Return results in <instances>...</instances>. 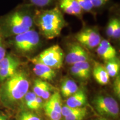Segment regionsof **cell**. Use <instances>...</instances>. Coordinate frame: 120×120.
Returning <instances> with one entry per match:
<instances>
[{
    "label": "cell",
    "instance_id": "32",
    "mask_svg": "<svg viewBox=\"0 0 120 120\" xmlns=\"http://www.w3.org/2000/svg\"><path fill=\"white\" fill-rule=\"evenodd\" d=\"M53 90V87L52 86H51V85L49 84V85L46 88L42 93V94L41 96V98L43 100H48L51 96V93L52 91Z\"/></svg>",
    "mask_w": 120,
    "mask_h": 120
},
{
    "label": "cell",
    "instance_id": "31",
    "mask_svg": "<svg viewBox=\"0 0 120 120\" xmlns=\"http://www.w3.org/2000/svg\"><path fill=\"white\" fill-rule=\"evenodd\" d=\"M71 72L73 76H75V77L82 79H85L81 72L79 71V70L77 68V67H76L74 65H72V66L71 67Z\"/></svg>",
    "mask_w": 120,
    "mask_h": 120
},
{
    "label": "cell",
    "instance_id": "12",
    "mask_svg": "<svg viewBox=\"0 0 120 120\" xmlns=\"http://www.w3.org/2000/svg\"><path fill=\"white\" fill-rule=\"evenodd\" d=\"M60 7L64 12L68 15L79 16L82 10L76 0H59Z\"/></svg>",
    "mask_w": 120,
    "mask_h": 120
},
{
    "label": "cell",
    "instance_id": "34",
    "mask_svg": "<svg viewBox=\"0 0 120 120\" xmlns=\"http://www.w3.org/2000/svg\"><path fill=\"white\" fill-rule=\"evenodd\" d=\"M1 120H8V118H7V116H6V115H4V117H3L2 119Z\"/></svg>",
    "mask_w": 120,
    "mask_h": 120
},
{
    "label": "cell",
    "instance_id": "11",
    "mask_svg": "<svg viewBox=\"0 0 120 120\" xmlns=\"http://www.w3.org/2000/svg\"><path fill=\"white\" fill-rule=\"evenodd\" d=\"M33 71L40 79L46 81H51L56 76V73L54 69L43 64H34Z\"/></svg>",
    "mask_w": 120,
    "mask_h": 120
},
{
    "label": "cell",
    "instance_id": "17",
    "mask_svg": "<svg viewBox=\"0 0 120 120\" xmlns=\"http://www.w3.org/2000/svg\"><path fill=\"white\" fill-rule=\"evenodd\" d=\"M105 66L106 70L109 73V77H115L118 76L120 72V61L116 57L106 61Z\"/></svg>",
    "mask_w": 120,
    "mask_h": 120
},
{
    "label": "cell",
    "instance_id": "4",
    "mask_svg": "<svg viewBox=\"0 0 120 120\" xmlns=\"http://www.w3.org/2000/svg\"><path fill=\"white\" fill-rule=\"evenodd\" d=\"M64 53L58 45L51 46L31 60L34 64H41L53 69H59L63 65Z\"/></svg>",
    "mask_w": 120,
    "mask_h": 120
},
{
    "label": "cell",
    "instance_id": "30",
    "mask_svg": "<svg viewBox=\"0 0 120 120\" xmlns=\"http://www.w3.org/2000/svg\"><path fill=\"white\" fill-rule=\"evenodd\" d=\"M6 55V51L3 41V37L0 34V61L5 57Z\"/></svg>",
    "mask_w": 120,
    "mask_h": 120
},
{
    "label": "cell",
    "instance_id": "24",
    "mask_svg": "<svg viewBox=\"0 0 120 120\" xmlns=\"http://www.w3.org/2000/svg\"><path fill=\"white\" fill-rule=\"evenodd\" d=\"M82 11L89 12L94 8L91 0H76Z\"/></svg>",
    "mask_w": 120,
    "mask_h": 120
},
{
    "label": "cell",
    "instance_id": "27",
    "mask_svg": "<svg viewBox=\"0 0 120 120\" xmlns=\"http://www.w3.org/2000/svg\"><path fill=\"white\" fill-rule=\"evenodd\" d=\"M114 22H115V19H111L108 23L107 28H106V34H107V36L109 37H113Z\"/></svg>",
    "mask_w": 120,
    "mask_h": 120
},
{
    "label": "cell",
    "instance_id": "20",
    "mask_svg": "<svg viewBox=\"0 0 120 120\" xmlns=\"http://www.w3.org/2000/svg\"><path fill=\"white\" fill-rule=\"evenodd\" d=\"M87 109L86 107H83V109L80 111L76 113L71 114L65 116V120H83L86 117Z\"/></svg>",
    "mask_w": 120,
    "mask_h": 120
},
{
    "label": "cell",
    "instance_id": "22",
    "mask_svg": "<svg viewBox=\"0 0 120 120\" xmlns=\"http://www.w3.org/2000/svg\"><path fill=\"white\" fill-rule=\"evenodd\" d=\"M36 97L37 96L34 92H28V91L24 96L25 103H26L27 107L29 109H32L33 105H34V100Z\"/></svg>",
    "mask_w": 120,
    "mask_h": 120
},
{
    "label": "cell",
    "instance_id": "26",
    "mask_svg": "<svg viewBox=\"0 0 120 120\" xmlns=\"http://www.w3.org/2000/svg\"><path fill=\"white\" fill-rule=\"evenodd\" d=\"M120 37V21L118 19H115L113 38L118 39Z\"/></svg>",
    "mask_w": 120,
    "mask_h": 120
},
{
    "label": "cell",
    "instance_id": "18",
    "mask_svg": "<svg viewBox=\"0 0 120 120\" xmlns=\"http://www.w3.org/2000/svg\"><path fill=\"white\" fill-rule=\"evenodd\" d=\"M49 85V83H48L46 81L42 80V79H35L34 82V88H33L34 92L36 94L37 96L41 97L44 90Z\"/></svg>",
    "mask_w": 120,
    "mask_h": 120
},
{
    "label": "cell",
    "instance_id": "7",
    "mask_svg": "<svg viewBox=\"0 0 120 120\" xmlns=\"http://www.w3.org/2000/svg\"><path fill=\"white\" fill-rule=\"evenodd\" d=\"M75 37L79 43L88 49L97 47L102 40L100 32L96 27L84 28L75 34Z\"/></svg>",
    "mask_w": 120,
    "mask_h": 120
},
{
    "label": "cell",
    "instance_id": "35",
    "mask_svg": "<svg viewBox=\"0 0 120 120\" xmlns=\"http://www.w3.org/2000/svg\"><path fill=\"white\" fill-rule=\"evenodd\" d=\"M95 120H108L107 119H106V118H97V119H96Z\"/></svg>",
    "mask_w": 120,
    "mask_h": 120
},
{
    "label": "cell",
    "instance_id": "13",
    "mask_svg": "<svg viewBox=\"0 0 120 120\" xmlns=\"http://www.w3.org/2000/svg\"><path fill=\"white\" fill-rule=\"evenodd\" d=\"M93 76L95 80L101 85H106L109 81V76L103 64L95 62L93 68Z\"/></svg>",
    "mask_w": 120,
    "mask_h": 120
},
{
    "label": "cell",
    "instance_id": "10",
    "mask_svg": "<svg viewBox=\"0 0 120 120\" xmlns=\"http://www.w3.org/2000/svg\"><path fill=\"white\" fill-rule=\"evenodd\" d=\"M97 53L101 58L107 61L116 57L117 52L111 43L106 40H102L97 49Z\"/></svg>",
    "mask_w": 120,
    "mask_h": 120
},
{
    "label": "cell",
    "instance_id": "28",
    "mask_svg": "<svg viewBox=\"0 0 120 120\" xmlns=\"http://www.w3.org/2000/svg\"><path fill=\"white\" fill-rule=\"evenodd\" d=\"M43 99L41 97L37 96L33 105L32 110H38L41 109L43 106Z\"/></svg>",
    "mask_w": 120,
    "mask_h": 120
},
{
    "label": "cell",
    "instance_id": "16",
    "mask_svg": "<svg viewBox=\"0 0 120 120\" xmlns=\"http://www.w3.org/2000/svg\"><path fill=\"white\" fill-rule=\"evenodd\" d=\"M44 105L53 109L55 111L61 113L62 106L60 93L58 92H55L48 99L47 102Z\"/></svg>",
    "mask_w": 120,
    "mask_h": 120
},
{
    "label": "cell",
    "instance_id": "14",
    "mask_svg": "<svg viewBox=\"0 0 120 120\" xmlns=\"http://www.w3.org/2000/svg\"><path fill=\"white\" fill-rule=\"evenodd\" d=\"M87 102V96L82 90H78L68 97L67 100V106L71 107H82Z\"/></svg>",
    "mask_w": 120,
    "mask_h": 120
},
{
    "label": "cell",
    "instance_id": "25",
    "mask_svg": "<svg viewBox=\"0 0 120 120\" xmlns=\"http://www.w3.org/2000/svg\"><path fill=\"white\" fill-rule=\"evenodd\" d=\"M53 0H30L31 4L38 7H45L49 5Z\"/></svg>",
    "mask_w": 120,
    "mask_h": 120
},
{
    "label": "cell",
    "instance_id": "33",
    "mask_svg": "<svg viewBox=\"0 0 120 120\" xmlns=\"http://www.w3.org/2000/svg\"><path fill=\"white\" fill-rule=\"evenodd\" d=\"M109 0H91L94 7H100L102 6L108 2Z\"/></svg>",
    "mask_w": 120,
    "mask_h": 120
},
{
    "label": "cell",
    "instance_id": "9",
    "mask_svg": "<svg viewBox=\"0 0 120 120\" xmlns=\"http://www.w3.org/2000/svg\"><path fill=\"white\" fill-rule=\"evenodd\" d=\"M90 55L82 45L78 43H73L70 45L68 51L66 56V62L70 64L83 61H88Z\"/></svg>",
    "mask_w": 120,
    "mask_h": 120
},
{
    "label": "cell",
    "instance_id": "19",
    "mask_svg": "<svg viewBox=\"0 0 120 120\" xmlns=\"http://www.w3.org/2000/svg\"><path fill=\"white\" fill-rule=\"evenodd\" d=\"M79 69L83 75L84 79H89L91 72V67L88 61H83L79 62L72 64Z\"/></svg>",
    "mask_w": 120,
    "mask_h": 120
},
{
    "label": "cell",
    "instance_id": "5",
    "mask_svg": "<svg viewBox=\"0 0 120 120\" xmlns=\"http://www.w3.org/2000/svg\"><path fill=\"white\" fill-rule=\"evenodd\" d=\"M12 44L18 52L28 53L34 51L40 43V34L36 30L31 29L12 37Z\"/></svg>",
    "mask_w": 120,
    "mask_h": 120
},
{
    "label": "cell",
    "instance_id": "1",
    "mask_svg": "<svg viewBox=\"0 0 120 120\" xmlns=\"http://www.w3.org/2000/svg\"><path fill=\"white\" fill-rule=\"evenodd\" d=\"M30 82L25 72L18 71L3 82L0 87V100L4 106L11 107L28 91Z\"/></svg>",
    "mask_w": 120,
    "mask_h": 120
},
{
    "label": "cell",
    "instance_id": "15",
    "mask_svg": "<svg viewBox=\"0 0 120 120\" xmlns=\"http://www.w3.org/2000/svg\"><path fill=\"white\" fill-rule=\"evenodd\" d=\"M78 90H79V87L77 84L72 79H66L62 82L61 85V94L64 97L71 96L72 94H73Z\"/></svg>",
    "mask_w": 120,
    "mask_h": 120
},
{
    "label": "cell",
    "instance_id": "36",
    "mask_svg": "<svg viewBox=\"0 0 120 120\" xmlns=\"http://www.w3.org/2000/svg\"><path fill=\"white\" fill-rule=\"evenodd\" d=\"M4 115H0V120H1L2 119L3 117H4Z\"/></svg>",
    "mask_w": 120,
    "mask_h": 120
},
{
    "label": "cell",
    "instance_id": "3",
    "mask_svg": "<svg viewBox=\"0 0 120 120\" xmlns=\"http://www.w3.org/2000/svg\"><path fill=\"white\" fill-rule=\"evenodd\" d=\"M34 17L27 10L19 8L0 19V34L3 37L15 36L32 29Z\"/></svg>",
    "mask_w": 120,
    "mask_h": 120
},
{
    "label": "cell",
    "instance_id": "23",
    "mask_svg": "<svg viewBox=\"0 0 120 120\" xmlns=\"http://www.w3.org/2000/svg\"><path fill=\"white\" fill-rule=\"evenodd\" d=\"M18 120H41L37 115L32 112L23 111L19 115Z\"/></svg>",
    "mask_w": 120,
    "mask_h": 120
},
{
    "label": "cell",
    "instance_id": "2",
    "mask_svg": "<svg viewBox=\"0 0 120 120\" xmlns=\"http://www.w3.org/2000/svg\"><path fill=\"white\" fill-rule=\"evenodd\" d=\"M34 21L40 34L47 40L59 36L66 24L64 15L57 7L37 11Z\"/></svg>",
    "mask_w": 120,
    "mask_h": 120
},
{
    "label": "cell",
    "instance_id": "29",
    "mask_svg": "<svg viewBox=\"0 0 120 120\" xmlns=\"http://www.w3.org/2000/svg\"><path fill=\"white\" fill-rule=\"evenodd\" d=\"M113 90L115 94L118 98L120 97V79L119 75L116 76V79L114 82Z\"/></svg>",
    "mask_w": 120,
    "mask_h": 120
},
{
    "label": "cell",
    "instance_id": "21",
    "mask_svg": "<svg viewBox=\"0 0 120 120\" xmlns=\"http://www.w3.org/2000/svg\"><path fill=\"white\" fill-rule=\"evenodd\" d=\"M43 109H44L45 113L47 116L52 120H60L62 117L61 113L55 111L53 109H51L46 105H43Z\"/></svg>",
    "mask_w": 120,
    "mask_h": 120
},
{
    "label": "cell",
    "instance_id": "8",
    "mask_svg": "<svg viewBox=\"0 0 120 120\" xmlns=\"http://www.w3.org/2000/svg\"><path fill=\"white\" fill-rule=\"evenodd\" d=\"M20 61L16 56L11 54L6 55L0 61V82L12 76L18 71Z\"/></svg>",
    "mask_w": 120,
    "mask_h": 120
},
{
    "label": "cell",
    "instance_id": "6",
    "mask_svg": "<svg viewBox=\"0 0 120 120\" xmlns=\"http://www.w3.org/2000/svg\"><path fill=\"white\" fill-rule=\"evenodd\" d=\"M93 105L96 111L101 116L116 118L119 116L118 103L112 97L100 95L93 100Z\"/></svg>",
    "mask_w": 120,
    "mask_h": 120
}]
</instances>
